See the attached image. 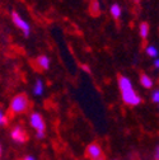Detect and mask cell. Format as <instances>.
Returning a JSON list of instances; mask_svg holds the SVG:
<instances>
[{
	"mask_svg": "<svg viewBox=\"0 0 159 160\" xmlns=\"http://www.w3.org/2000/svg\"><path fill=\"white\" fill-rule=\"evenodd\" d=\"M117 84H118V89H120V95H121V99L122 102L129 106V107H137L140 106L143 99L140 97L135 88H134V84L131 82V79L126 75H120L118 76V80H117Z\"/></svg>",
	"mask_w": 159,
	"mask_h": 160,
	"instance_id": "6da1fadb",
	"label": "cell"
},
{
	"mask_svg": "<svg viewBox=\"0 0 159 160\" xmlns=\"http://www.w3.org/2000/svg\"><path fill=\"white\" fill-rule=\"evenodd\" d=\"M31 107V102L29 98L26 93H18L15 95H13V98L9 102V107H8V112L12 116H19L26 113Z\"/></svg>",
	"mask_w": 159,
	"mask_h": 160,
	"instance_id": "7a4b0ae2",
	"label": "cell"
},
{
	"mask_svg": "<svg viewBox=\"0 0 159 160\" xmlns=\"http://www.w3.org/2000/svg\"><path fill=\"white\" fill-rule=\"evenodd\" d=\"M29 125L36 132L37 140H44L46 136V121L41 113L32 112L29 114Z\"/></svg>",
	"mask_w": 159,
	"mask_h": 160,
	"instance_id": "3957f363",
	"label": "cell"
},
{
	"mask_svg": "<svg viewBox=\"0 0 159 160\" xmlns=\"http://www.w3.org/2000/svg\"><path fill=\"white\" fill-rule=\"evenodd\" d=\"M12 21L14 23V26L21 31L26 37H28L31 34V26L26 19L17 12H12Z\"/></svg>",
	"mask_w": 159,
	"mask_h": 160,
	"instance_id": "277c9868",
	"label": "cell"
},
{
	"mask_svg": "<svg viewBox=\"0 0 159 160\" xmlns=\"http://www.w3.org/2000/svg\"><path fill=\"white\" fill-rule=\"evenodd\" d=\"M10 138L15 144H24L28 140V135L22 125H15L10 130Z\"/></svg>",
	"mask_w": 159,
	"mask_h": 160,
	"instance_id": "5b68a950",
	"label": "cell"
},
{
	"mask_svg": "<svg viewBox=\"0 0 159 160\" xmlns=\"http://www.w3.org/2000/svg\"><path fill=\"white\" fill-rule=\"evenodd\" d=\"M85 155L90 160H97V159H102L103 158V149L98 142H92L87 146L85 149Z\"/></svg>",
	"mask_w": 159,
	"mask_h": 160,
	"instance_id": "8992f818",
	"label": "cell"
},
{
	"mask_svg": "<svg viewBox=\"0 0 159 160\" xmlns=\"http://www.w3.org/2000/svg\"><path fill=\"white\" fill-rule=\"evenodd\" d=\"M34 64L39 70L47 71L50 69V66H51V60H50V57L47 55H39V56H37Z\"/></svg>",
	"mask_w": 159,
	"mask_h": 160,
	"instance_id": "52a82bcc",
	"label": "cell"
},
{
	"mask_svg": "<svg viewBox=\"0 0 159 160\" xmlns=\"http://www.w3.org/2000/svg\"><path fill=\"white\" fill-rule=\"evenodd\" d=\"M32 93L34 97H41L45 93V83L42 79H36V82L32 85Z\"/></svg>",
	"mask_w": 159,
	"mask_h": 160,
	"instance_id": "ba28073f",
	"label": "cell"
},
{
	"mask_svg": "<svg viewBox=\"0 0 159 160\" xmlns=\"http://www.w3.org/2000/svg\"><path fill=\"white\" fill-rule=\"evenodd\" d=\"M139 82H140V85H141L144 89H153V88H154V79H153L150 75L145 74V72H143V74L140 75V79H139Z\"/></svg>",
	"mask_w": 159,
	"mask_h": 160,
	"instance_id": "9c48e42d",
	"label": "cell"
},
{
	"mask_svg": "<svg viewBox=\"0 0 159 160\" xmlns=\"http://www.w3.org/2000/svg\"><path fill=\"white\" fill-rule=\"evenodd\" d=\"M110 13H111L112 18L117 21V19H120L121 15H122V8L118 5L117 3H115V4L111 5V8H110Z\"/></svg>",
	"mask_w": 159,
	"mask_h": 160,
	"instance_id": "30bf717a",
	"label": "cell"
},
{
	"mask_svg": "<svg viewBox=\"0 0 159 160\" xmlns=\"http://www.w3.org/2000/svg\"><path fill=\"white\" fill-rule=\"evenodd\" d=\"M149 32H150V27L146 22H143L140 23V26H139V34H140L141 39H146L149 37Z\"/></svg>",
	"mask_w": 159,
	"mask_h": 160,
	"instance_id": "8fae6325",
	"label": "cell"
},
{
	"mask_svg": "<svg viewBox=\"0 0 159 160\" xmlns=\"http://www.w3.org/2000/svg\"><path fill=\"white\" fill-rule=\"evenodd\" d=\"M8 123H9V114L2 106H0V127H4Z\"/></svg>",
	"mask_w": 159,
	"mask_h": 160,
	"instance_id": "7c38bea8",
	"label": "cell"
},
{
	"mask_svg": "<svg viewBox=\"0 0 159 160\" xmlns=\"http://www.w3.org/2000/svg\"><path fill=\"white\" fill-rule=\"evenodd\" d=\"M145 53H146L149 57H151V58L159 57V51H158V48H156L155 46H151V45H149V46L145 47Z\"/></svg>",
	"mask_w": 159,
	"mask_h": 160,
	"instance_id": "4fadbf2b",
	"label": "cell"
},
{
	"mask_svg": "<svg viewBox=\"0 0 159 160\" xmlns=\"http://www.w3.org/2000/svg\"><path fill=\"white\" fill-rule=\"evenodd\" d=\"M90 13L94 15H98L101 13V3H99V0H92L90 2Z\"/></svg>",
	"mask_w": 159,
	"mask_h": 160,
	"instance_id": "5bb4252c",
	"label": "cell"
},
{
	"mask_svg": "<svg viewBox=\"0 0 159 160\" xmlns=\"http://www.w3.org/2000/svg\"><path fill=\"white\" fill-rule=\"evenodd\" d=\"M150 98H151V102H153V103H156V104H159V88H155V89H153Z\"/></svg>",
	"mask_w": 159,
	"mask_h": 160,
	"instance_id": "9a60e30c",
	"label": "cell"
},
{
	"mask_svg": "<svg viewBox=\"0 0 159 160\" xmlns=\"http://www.w3.org/2000/svg\"><path fill=\"white\" fill-rule=\"evenodd\" d=\"M153 158H154V160H159V145H158V146H155V149H154V154H153Z\"/></svg>",
	"mask_w": 159,
	"mask_h": 160,
	"instance_id": "2e32d148",
	"label": "cell"
},
{
	"mask_svg": "<svg viewBox=\"0 0 159 160\" xmlns=\"http://www.w3.org/2000/svg\"><path fill=\"white\" fill-rule=\"evenodd\" d=\"M154 68L159 70V57H156V58L154 60Z\"/></svg>",
	"mask_w": 159,
	"mask_h": 160,
	"instance_id": "e0dca14e",
	"label": "cell"
},
{
	"mask_svg": "<svg viewBox=\"0 0 159 160\" xmlns=\"http://www.w3.org/2000/svg\"><path fill=\"white\" fill-rule=\"evenodd\" d=\"M2 158H3V145L0 142V160H2Z\"/></svg>",
	"mask_w": 159,
	"mask_h": 160,
	"instance_id": "ac0fdd59",
	"label": "cell"
},
{
	"mask_svg": "<svg viewBox=\"0 0 159 160\" xmlns=\"http://www.w3.org/2000/svg\"><path fill=\"white\" fill-rule=\"evenodd\" d=\"M23 160H36V159H34L33 156H31V155H28V156H26V158H24Z\"/></svg>",
	"mask_w": 159,
	"mask_h": 160,
	"instance_id": "d6986e66",
	"label": "cell"
},
{
	"mask_svg": "<svg viewBox=\"0 0 159 160\" xmlns=\"http://www.w3.org/2000/svg\"><path fill=\"white\" fill-rule=\"evenodd\" d=\"M83 69H84L85 71H89V68H88V66H83Z\"/></svg>",
	"mask_w": 159,
	"mask_h": 160,
	"instance_id": "ffe728a7",
	"label": "cell"
},
{
	"mask_svg": "<svg viewBox=\"0 0 159 160\" xmlns=\"http://www.w3.org/2000/svg\"><path fill=\"white\" fill-rule=\"evenodd\" d=\"M97 160H105V158H102V159H97Z\"/></svg>",
	"mask_w": 159,
	"mask_h": 160,
	"instance_id": "44dd1931",
	"label": "cell"
},
{
	"mask_svg": "<svg viewBox=\"0 0 159 160\" xmlns=\"http://www.w3.org/2000/svg\"><path fill=\"white\" fill-rule=\"evenodd\" d=\"M112 160H117V159H112Z\"/></svg>",
	"mask_w": 159,
	"mask_h": 160,
	"instance_id": "7402d4cb",
	"label": "cell"
}]
</instances>
